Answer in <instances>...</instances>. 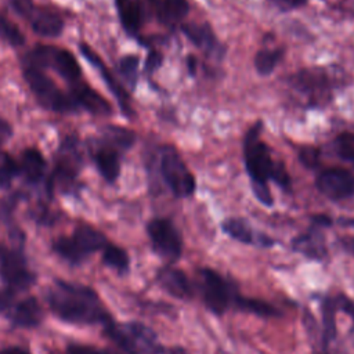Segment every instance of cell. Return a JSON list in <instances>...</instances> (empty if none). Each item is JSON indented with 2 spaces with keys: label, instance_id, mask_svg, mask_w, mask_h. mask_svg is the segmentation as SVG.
I'll use <instances>...</instances> for the list:
<instances>
[{
  "label": "cell",
  "instance_id": "obj_1",
  "mask_svg": "<svg viewBox=\"0 0 354 354\" xmlns=\"http://www.w3.org/2000/svg\"><path fill=\"white\" fill-rule=\"evenodd\" d=\"M47 303L58 318L71 324L106 326L112 322L97 292L82 283L55 279L47 290Z\"/></svg>",
  "mask_w": 354,
  "mask_h": 354
},
{
  "label": "cell",
  "instance_id": "obj_2",
  "mask_svg": "<svg viewBox=\"0 0 354 354\" xmlns=\"http://www.w3.org/2000/svg\"><path fill=\"white\" fill-rule=\"evenodd\" d=\"M261 122L253 124L243 141V156L248 174L250 177V187L256 199L264 206L270 207L274 203L268 180H271L275 162L271 158V151L266 142L260 140Z\"/></svg>",
  "mask_w": 354,
  "mask_h": 354
},
{
  "label": "cell",
  "instance_id": "obj_3",
  "mask_svg": "<svg viewBox=\"0 0 354 354\" xmlns=\"http://www.w3.org/2000/svg\"><path fill=\"white\" fill-rule=\"evenodd\" d=\"M196 288L202 303L214 315H223L230 308H235L239 297L236 285L210 267L198 270Z\"/></svg>",
  "mask_w": 354,
  "mask_h": 354
},
{
  "label": "cell",
  "instance_id": "obj_4",
  "mask_svg": "<svg viewBox=\"0 0 354 354\" xmlns=\"http://www.w3.org/2000/svg\"><path fill=\"white\" fill-rule=\"evenodd\" d=\"M108 337L124 354H163V347L155 330L138 321L111 322L105 326Z\"/></svg>",
  "mask_w": 354,
  "mask_h": 354
},
{
  "label": "cell",
  "instance_id": "obj_5",
  "mask_svg": "<svg viewBox=\"0 0 354 354\" xmlns=\"http://www.w3.org/2000/svg\"><path fill=\"white\" fill-rule=\"evenodd\" d=\"M160 173L174 196L188 198L195 192V177L171 145H163L160 148Z\"/></svg>",
  "mask_w": 354,
  "mask_h": 354
},
{
  "label": "cell",
  "instance_id": "obj_6",
  "mask_svg": "<svg viewBox=\"0 0 354 354\" xmlns=\"http://www.w3.org/2000/svg\"><path fill=\"white\" fill-rule=\"evenodd\" d=\"M147 234L153 252L167 264H174L183 254V236L176 225L162 217L152 218L147 224Z\"/></svg>",
  "mask_w": 354,
  "mask_h": 354
},
{
  "label": "cell",
  "instance_id": "obj_7",
  "mask_svg": "<svg viewBox=\"0 0 354 354\" xmlns=\"http://www.w3.org/2000/svg\"><path fill=\"white\" fill-rule=\"evenodd\" d=\"M24 77L43 106L57 112L73 109V102L55 86V83L43 72V69L26 65L24 69Z\"/></svg>",
  "mask_w": 354,
  "mask_h": 354
},
{
  "label": "cell",
  "instance_id": "obj_8",
  "mask_svg": "<svg viewBox=\"0 0 354 354\" xmlns=\"http://www.w3.org/2000/svg\"><path fill=\"white\" fill-rule=\"evenodd\" d=\"M0 277L12 292L28 289L36 282V275L29 270L25 256L6 246H0Z\"/></svg>",
  "mask_w": 354,
  "mask_h": 354
},
{
  "label": "cell",
  "instance_id": "obj_9",
  "mask_svg": "<svg viewBox=\"0 0 354 354\" xmlns=\"http://www.w3.org/2000/svg\"><path fill=\"white\" fill-rule=\"evenodd\" d=\"M290 86L303 95L310 105L325 104L330 98L329 77L319 69L299 71L290 76Z\"/></svg>",
  "mask_w": 354,
  "mask_h": 354
},
{
  "label": "cell",
  "instance_id": "obj_10",
  "mask_svg": "<svg viewBox=\"0 0 354 354\" xmlns=\"http://www.w3.org/2000/svg\"><path fill=\"white\" fill-rule=\"evenodd\" d=\"M315 187L328 199H347L354 195V176L346 169L329 167L317 176Z\"/></svg>",
  "mask_w": 354,
  "mask_h": 354
},
{
  "label": "cell",
  "instance_id": "obj_11",
  "mask_svg": "<svg viewBox=\"0 0 354 354\" xmlns=\"http://www.w3.org/2000/svg\"><path fill=\"white\" fill-rule=\"evenodd\" d=\"M290 246L296 253H300L310 260L325 261L328 257L325 235L322 232V228L315 225H311L306 232H301L292 238Z\"/></svg>",
  "mask_w": 354,
  "mask_h": 354
},
{
  "label": "cell",
  "instance_id": "obj_12",
  "mask_svg": "<svg viewBox=\"0 0 354 354\" xmlns=\"http://www.w3.org/2000/svg\"><path fill=\"white\" fill-rule=\"evenodd\" d=\"M156 281L165 292L178 300H188L194 295V285L188 275L173 264H166L159 268Z\"/></svg>",
  "mask_w": 354,
  "mask_h": 354
},
{
  "label": "cell",
  "instance_id": "obj_13",
  "mask_svg": "<svg viewBox=\"0 0 354 354\" xmlns=\"http://www.w3.org/2000/svg\"><path fill=\"white\" fill-rule=\"evenodd\" d=\"M221 230L230 238L245 243V245H257L268 248L274 245V241L266 234L256 232L252 225L241 217H228L221 223Z\"/></svg>",
  "mask_w": 354,
  "mask_h": 354
},
{
  "label": "cell",
  "instance_id": "obj_14",
  "mask_svg": "<svg viewBox=\"0 0 354 354\" xmlns=\"http://www.w3.org/2000/svg\"><path fill=\"white\" fill-rule=\"evenodd\" d=\"M183 33L194 43L198 48L205 51L213 58H221L224 55L223 46L217 41L216 35L207 24H185L181 26Z\"/></svg>",
  "mask_w": 354,
  "mask_h": 354
},
{
  "label": "cell",
  "instance_id": "obj_15",
  "mask_svg": "<svg viewBox=\"0 0 354 354\" xmlns=\"http://www.w3.org/2000/svg\"><path fill=\"white\" fill-rule=\"evenodd\" d=\"M7 315L15 326L33 328L41 322L43 308L36 297L29 296L11 306V308L7 311Z\"/></svg>",
  "mask_w": 354,
  "mask_h": 354
},
{
  "label": "cell",
  "instance_id": "obj_16",
  "mask_svg": "<svg viewBox=\"0 0 354 354\" xmlns=\"http://www.w3.org/2000/svg\"><path fill=\"white\" fill-rule=\"evenodd\" d=\"M28 18L32 29L43 37H55L64 29L62 19L53 11L47 8H29Z\"/></svg>",
  "mask_w": 354,
  "mask_h": 354
},
{
  "label": "cell",
  "instance_id": "obj_17",
  "mask_svg": "<svg viewBox=\"0 0 354 354\" xmlns=\"http://www.w3.org/2000/svg\"><path fill=\"white\" fill-rule=\"evenodd\" d=\"M47 66L55 69L65 80L75 82L80 77V65L75 55L68 50L51 46Z\"/></svg>",
  "mask_w": 354,
  "mask_h": 354
},
{
  "label": "cell",
  "instance_id": "obj_18",
  "mask_svg": "<svg viewBox=\"0 0 354 354\" xmlns=\"http://www.w3.org/2000/svg\"><path fill=\"white\" fill-rule=\"evenodd\" d=\"M72 94L79 105H82L84 109L94 115L105 116L112 112L109 102L90 86L77 84L73 87Z\"/></svg>",
  "mask_w": 354,
  "mask_h": 354
},
{
  "label": "cell",
  "instance_id": "obj_19",
  "mask_svg": "<svg viewBox=\"0 0 354 354\" xmlns=\"http://www.w3.org/2000/svg\"><path fill=\"white\" fill-rule=\"evenodd\" d=\"M72 239L84 257L97 250H102L108 243L106 236L101 231L87 224H82L76 227L72 235Z\"/></svg>",
  "mask_w": 354,
  "mask_h": 354
},
{
  "label": "cell",
  "instance_id": "obj_20",
  "mask_svg": "<svg viewBox=\"0 0 354 354\" xmlns=\"http://www.w3.org/2000/svg\"><path fill=\"white\" fill-rule=\"evenodd\" d=\"M21 171L30 183L41 180L46 170V159L36 148H26L21 155Z\"/></svg>",
  "mask_w": 354,
  "mask_h": 354
},
{
  "label": "cell",
  "instance_id": "obj_21",
  "mask_svg": "<svg viewBox=\"0 0 354 354\" xmlns=\"http://www.w3.org/2000/svg\"><path fill=\"white\" fill-rule=\"evenodd\" d=\"M120 24L124 30L134 35L141 26V10L134 0H115Z\"/></svg>",
  "mask_w": 354,
  "mask_h": 354
},
{
  "label": "cell",
  "instance_id": "obj_22",
  "mask_svg": "<svg viewBox=\"0 0 354 354\" xmlns=\"http://www.w3.org/2000/svg\"><path fill=\"white\" fill-rule=\"evenodd\" d=\"M95 165L101 176L109 183H113L120 174L119 155L112 148L100 149L95 155Z\"/></svg>",
  "mask_w": 354,
  "mask_h": 354
},
{
  "label": "cell",
  "instance_id": "obj_23",
  "mask_svg": "<svg viewBox=\"0 0 354 354\" xmlns=\"http://www.w3.org/2000/svg\"><path fill=\"white\" fill-rule=\"evenodd\" d=\"M235 310L245 311V313L254 314L257 317H264V318L281 315V311L277 307H274L271 303L261 299H256V297H246L242 295H239L238 297Z\"/></svg>",
  "mask_w": 354,
  "mask_h": 354
},
{
  "label": "cell",
  "instance_id": "obj_24",
  "mask_svg": "<svg viewBox=\"0 0 354 354\" xmlns=\"http://www.w3.org/2000/svg\"><path fill=\"white\" fill-rule=\"evenodd\" d=\"M189 4L187 0H162L159 15L167 25L180 24L188 14Z\"/></svg>",
  "mask_w": 354,
  "mask_h": 354
},
{
  "label": "cell",
  "instance_id": "obj_25",
  "mask_svg": "<svg viewBox=\"0 0 354 354\" xmlns=\"http://www.w3.org/2000/svg\"><path fill=\"white\" fill-rule=\"evenodd\" d=\"M283 55L282 48H261L254 55V68L259 75H270Z\"/></svg>",
  "mask_w": 354,
  "mask_h": 354
},
{
  "label": "cell",
  "instance_id": "obj_26",
  "mask_svg": "<svg viewBox=\"0 0 354 354\" xmlns=\"http://www.w3.org/2000/svg\"><path fill=\"white\" fill-rule=\"evenodd\" d=\"M102 260L106 266L115 268L118 272H126L130 267V259L127 252L113 243H106L102 249Z\"/></svg>",
  "mask_w": 354,
  "mask_h": 354
},
{
  "label": "cell",
  "instance_id": "obj_27",
  "mask_svg": "<svg viewBox=\"0 0 354 354\" xmlns=\"http://www.w3.org/2000/svg\"><path fill=\"white\" fill-rule=\"evenodd\" d=\"M53 249L62 259H65V260H68L69 263H73V264H77L84 259V256L82 254V252L79 250V248L73 242L72 236H59L58 239L54 241Z\"/></svg>",
  "mask_w": 354,
  "mask_h": 354
},
{
  "label": "cell",
  "instance_id": "obj_28",
  "mask_svg": "<svg viewBox=\"0 0 354 354\" xmlns=\"http://www.w3.org/2000/svg\"><path fill=\"white\" fill-rule=\"evenodd\" d=\"M106 140L113 142L115 145L120 148H129L134 144L136 141V134L134 131L120 127V126H108L105 130Z\"/></svg>",
  "mask_w": 354,
  "mask_h": 354
},
{
  "label": "cell",
  "instance_id": "obj_29",
  "mask_svg": "<svg viewBox=\"0 0 354 354\" xmlns=\"http://www.w3.org/2000/svg\"><path fill=\"white\" fill-rule=\"evenodd\" d=\"M336 153L354 165V131H343L335 138Z\"/></svg>",
  "mask_w": 354,
  "mask_h": 354
},
{
  "label": "cell",
  "instance_id": "obj_30",
  "mask_svg": "<svg viewBox=\"0 0 354 354\" xmlns=\"http://www.w3.org/2000/svg\"><path fill=\"white\" fill-rule=\"evenodd\" d=\"M19 173V166L8 153L0 156V187H8Z\"/></svg>",
  "mask_w": 354,
  "mask_h": 354
},
{
  "label": "cell",
  "instance_id": "obj_31",
  "mask_svg": "<svg viewBox=\"0 0 354 354\" xmlns=\"http://www.w3.org/2000/svg\"><path fill=\"white\" fill-rule=\"evenodd\" d=\"M0 36L12 46H22L25 41L24 33L18 26L3 15H0Z\"/></svg>",
  "mask_w": 354,
  "mask_h": 354
},
{
  "label": "cell",
  "instance_id": "obj_32",
  "mask_svg": "<svg viewBox=\"0 0 354 354\" xmlns=\"http://www.w3.org/2000/svg\"><path fill=\"white\" fill-rule=\"evenodd\" d=\"M138 57L129 54L124 55L123 58H120L119 61V71L122 73V76L131 84L134 86L137 82V76H138Z\"/></svg>",
  "mask_w": 354,
  "mask_h": 354
},
{
  "label": "cell",
  "instance_id": "obj_33",
  "mask_svg": "<svg viewBox=\"0 0 354 354\" xmlns=\"http://www.w3.org/2000/svg\"><path fill=\"white\" fill-rule=\"evenodd\" d=\"M333 299V304L337 313H343L346 315L350 317L351 319V330L354 332V299H351L350 296L344 295V293H337L335 296H332Z\"/></svg>",
  "mask_w": 354,
  "mask_h": 354
},
{
  "label": "cell",
  "instance_id": "obj_34",
  "mask_svg": "<svg viewBox=\"0 0 354 354\" xmlns=\"http://www.w3.org/2000/svg\"><path fill=\"white\" fill-rule=\"evenodd\" d=\"M299 159L306 167L314 169L319 163V149L315 147H304L299 152Z\"/></svg>",
  "mask_w": 354,
  "mask_h": 354
},
{
  "label": "cell",
  "instance_id": "obj_35",
  "mask_svg": "<svg viewBox=\"0 0 354 354\" xmlns=\"http://www.w3.org/2000/svg\"><path fill=\"white\" fill-rule=\"evenodd\" d=\"M271 180L274 183H277L283 189H288L290 187V176L282 162H275L272 174H271Z\"/></svg>",
  "mask_w": 354,
  "mask_h": 354
},
{
  "label": "cell",
  "instance_id": "obj_36",
  "mask_svg": "<svg viewBox=\"0 0 354 354\" xmlns=\"http://www.w3.org/2000/svg\"><path fill=\"white\" fill-rule=\"evenodd\" d=\"M66 354H112L108 350H101L87 344H69L66 347Z\"/></svg>",
  "mask_w": 354,
  "mask_h": 354
},
{
  "label": "cell",
  "instance_id": "obj_37",
  "mask_svg": "<svg viewBox=\"0 0 354 354\" xmlns=\"http://www.w3.org/2000/svg\"><path fill=\"white\" fill-rule=\"evenodd\" d=\"M162 59H163V57L159 51H155V50L149 51V54L147 57V61H145V71L148 73L155 72L162 65Z\"/></svg>",
  "mask_w": 354,
  "mask_h": 354
},
{
  "label": "cell",
  "instance_id": "obj_38",
  "mask_svg": "<svg viewBox=\"0 0 354 354\" xmlns=\"http://www.w3.org/2000/svg\"><path fill=\"white\" fill-rule=\"evenodd\" d=\"M14 292L11 289H0V313H7L12 306Z\"/></svg>",
  "mask_w": 354,
  "mask_h": 354
},
{
  "label": "cell",
  "instance_id": "obj_39",
  "mask_svg": "<svg viewBox=\"0 0 354 354\" xmlns=\"http://www.w3.org/2000/svg\"><path fill=\"white\" fill-rule=\"evenodd\" d=\"M333 221L328 214H314V216H311V225L325 228V227H330Z\"/></svg>",
  "mask_w": 354,
  "mask_h": 354
},
{
  "label": "cell",
  "instance_id": "obj_40",
  "mask_svg": "<svg viewBox=\"0 0 354 354\" xmlns=\"http://www.w3.org/2000/svg\"><path fill=\"white\" fill-rule=\"evenodd\" d=\"M339 242H340V245L343 246V249L354 257V235L342 236V238L339 239Z\"/></svg>",
  "mask_w": 354,
  "mask_h": 354
},
{
  "label": "cell",
  "instance_id": "obj_41",
  "mask_svg": "<svg viewBox=\"0 0 354 354\" xmlns=\"http://www.w3.org/2000/svg\"><path fill=\"white\" fill-rule=\"evenodd\" d=\"M11 126L6 120L0 119V145L11 136Z\"/></svg>",
  "mask_w": 354,
  "mask_h": 354
},
{
  "label": "cell",
  "instance_id": "obj_42",
  "mask_svg": "<svg viewBox=\"0 0 354 354\" xmlns=\"http://www.w3.org/2000/svg\"><path fill=\"white\" fill-rule=\"evenodd\" d=\"M282 8H295L306 3V0H274Z\"/></svg>",
  "mask_w": 354,
  "mask_h": 354
},
{
  "label": "cell",
  "instance_id": "obj_43",
  "mask_svg": "<svg viewBox=\"0 0 354 354\" xmlns=\"http://www.w3.org/2000/svg\"><path fill=\"white\" fill-rule=\"evenodd\" d=\"M0 354H30L28 350L22 348V347H18V346H11V347H7L4 350L0 351Z\"/></svg>",
  "mask_w": 354,
  "mask_h": 354
},
{
  "label": "cell",
  "instance_id": "obj_44",
  "mask_svg": "<svg viewBox=\"0 0 354 354\" xmlns=\"http://www.w3.org/2000/svg\"><path fill=\"white\" fill-rule=\"evenodd\" d=\"M187 66H188V72L191 75L196 73V59L194 55H188L187 57Z\"/></svg>",
  "mask_w": 354,
  "mask_h": 354
},
{
  "label": "cell",
  "instance_id": "obj_45",
  "mask_svg": "<svg viewBox=\"0 0 354 354\" xmlns=\"http://www.w3.org/2000/svg\"><path fill=\"white\" fill-rule=\"evenodd\" d=\"M14 1H15L17 7H19L24 12H26V11L30 8V6H29V0H14Z\"/></svg>",
  "mask_w": 354,
  "mask_h": 354
}]
</instances>
